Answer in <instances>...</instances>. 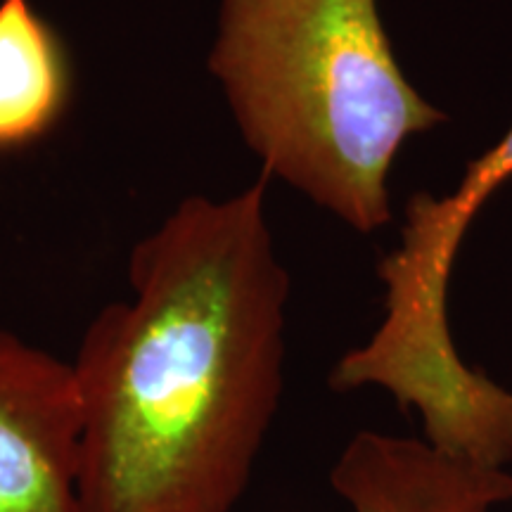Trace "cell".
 Returning <instances> with one entry per match:
<instances>
[{
	"mask_svg": "<svg viewBox=\"0 0 512 512\" xmlns=\"http://www.w3.org/2000/svg\"><path fill=\"white\" fill-rule=\"evenodd\" d=\"M72 98V62L31 0H0V152L48 136Z\"/></svg>",
	"mask_w": 512,
	"mask_h": 512,
	"instance_id": "6",
	"label": "cell"
},
{
	"mask_svg": "<svg viewBox=\"0 0 512 512\" xmlns=\"http://www.w3.org/2000/svg\"><path fill=\"white\" fill-rule=\"evenodd\" d=\"M512 178V124L467 164L444 197L418 192L406 204L401 245L377 266L384 318L361 347L335 363L339 394L382 389L420 418L422 437L467 463L512 465V392L463 361L448 325V280L467 228Z\"/></svg>",
	"mask_w": 512,
	"mask_h": 512,
	"instance_id": "3",
	"label": "cell"
},
{
	"mask_svg": "<svg viewBox=\"0 0 512 512\" xmlns=\"http://www.w3.org/2000/svg\"><path fill=\"white\" fill-rule=\"evenodd\" d=\"M72 361L0 330V512H81Z\"/></svg>",
	"mask_w": 512,
	"mask_h": 512,
	"instance_id": "4",
	"label": "cell"
},
{
	"mask_svg": "<svg viewBox=\"0 0 512 512\" xmlns=\"http://www.w3.org/2000/svg\"><path fill=\"white\" fill-rule=\"evenodd\" d=\"M209 72L266 178L358 233L392 221L394 159L446 121L403 74L377 0H221Z\"/></svg>",
	"mask_w": 512,
	"mask_h": 512,
	"instance_id": "2",
	"label": "cell"
},
{
	"mask_svg": "<svg viewBox=\"0 0 512 512\" xmlns=\"http://www.w3.org/2000/svg\"><path fill=\"white\" fill-rule=\"evenodd\" d=\"M330 484L351 512H503L512 501L510 470L467 463L422 434L356 432Z\"/></svg>",
	"mask_w": 512,
	"mask_h": 512,
	"instance_id": "5",
	"label": "cell"
},
{
	"mask_svg": "<svg viewBox=\"0 0 512 512\" xmlns=\"http://www.w3.org/2000/svg\"><path fill=\"white\" fill-rule=\"evenodd\" d=\"M268 178L185 197L133 247L131 294L72 361L81 512H235L285 389L290 275Z\"/></svg>",
	"mask_w": 512,
	"mask_h": 512,
	"instance_id": "1",
	"label": "cell"
}]
</instances>
